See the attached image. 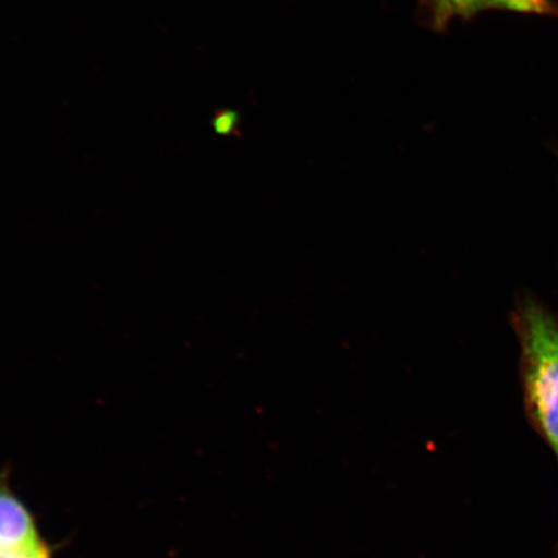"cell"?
Masks as SVG:
<instances>
[{
    "instance_id": "6da1fadb",
    "label": "cell",
    "mask_w": 558,
    "mask_h": 558,
    "mask_svg": "<svg viewBox=\"0 0 558 558\" xmlns=\"http://www.w3.org/2000/svg\"><path fill=\"white\" fill-rule=\"evenodd\" d=\"M526 409L558 458V320L526 302L518 316Z\"/></svg>"
},
{
    "instance_id": "7a4b0ae2",
    "label": "cell",
    "mask_w": 558,
    "mask_h": 558,
    "mask_svg": "<svg viewBox=\"0 0 558 558\" xmlns=\"http://www.w3.org/2000/svg\"><path fill=\"white\" fill-rule=\"evenodd\" d=\"M0 558H52L29 508L10 486L9 470L0 473Z\"/></svg>"
},
{
    "instance_id": "3957f363",
    "label": "cell",
    "mask_w": 558,
    "mask_h": 558,
    "mask_svg": "<svg viewBox=\"0 0 558 558\" xmlns=\"http://www.w3.org/2000/svg\"><path fill=\"white\" fill-rule=\"evenodd\" d=\"M487 9H504L523 13H549V0H487Z\"/></svg>"
},
{
    "instance_id": "277c9868",
    "label": "cell",
    "mask_w": 558,
    "mask_h": 558,
    "mask_svg": "<svg viewBox=\"0 0 558 558\" xmlns=\"http://www.w3.org/2000/svg\"><path fill=\"white\" fill-rule=\"evenodd\" d=\"M437 10L451 15L470 16L487 9V0H434Z\"/></svg>"
}]
</instances>
